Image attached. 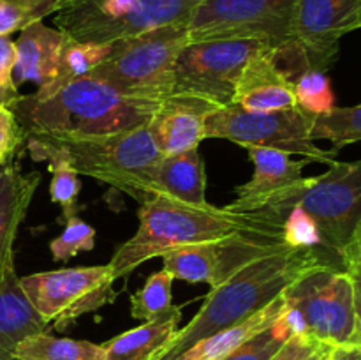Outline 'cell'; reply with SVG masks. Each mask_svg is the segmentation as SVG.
Here are the masks:
<instances>
[{"label": "cell", "instance_id": "cell-24", "mask_svg": "<svg viewBox=\"0 0 361 360\" xmlns=\"http://www.w3.org/2000/svg\"><path fill=\"white\" fill-rule=\"evenodd\" d=\"M28 154L34 161H46L51 173L49 198L62 208V219L78 215V194L81 191L80 173L74 169L67 152L56 141L44 138H27L25 140Z\"/></svg>", "mask_w": 361, "mask_h": 360}, {"label": "cell", "instance_id": "cell-11", "mask_svg": "<svg viewBox=\"0 0 361 360\" xmlns=\"http://www.w3.org/2000/svg\"><path fill=\"white\" fill-rule=\"evenodd\" d=\"M286 246L282 224L238 232L210 242L176 247L162 254V268L173 279L217 288L252 261Z\"/></svg>", "mask_w": 361, "mask_h": 360}, {"label": "cell", "instance_id": "cell-36", "mask_svg": "<svg viewBox=\"0 0 361 360\" xmlns=\"http://www.w3.org/2000/svg\"><path fill=\"white\" fill-rule=\"evenodd\" d=\"M321 344H324V342H317L314 339L305 337V335H291L270 360H305Z\"/></svg>", "mask_w": 361, "mask_h": 360}, {"label": "cell", "instance_id": "cell-2", "mask_svg": "<svg viewBox=\"0 0 361 360\" xmlns=\"http://www.w3.org/2000/svg\"><path fill=\"white\" fill-rule=\"evenodd\" d=\"M161 101L116 90L97 78H81L51 95H20L9 106L27 138L83 140L148 126Z\"/></svg>", "mask_w": 361, "mask_h": 360}, {"label": "cell", "instance_id": "cell-21", "mask_svg": "<svg viewBox=\"0 0 361 360\" xmlns=\"http://www.w3.org/2000/svg\"><path fill=\"white\" fill-rule=\"evenodd\" d=\"M180 320L182 309L173 306L155 320L109 339L102 344L106 360H154L175 337Z\"/></svg>", "mask_w": 361, "mask_h": 360}, {"label": "cell", "instance_id": "cell-19", "mask_svg": "<svg viewBox=\"0 0 361 360\" xmlns=\"http://www.w3.org/2000/svg\"><path fill=\"white\" fill-rule=\"evenodd\" d=\"M41 184V173H21L11 159L0 166V282L14 270V240Z\"/></svg>", "mask_w": 361, "mask_h": 360}, {"label": "cell", "instance_id": "cell-7", "mask_svg": "<svg viewBox=\"0 0 361 360\" xmlns=\"http://www.w3.org/2000/svg\"><path fill=\"white\" fill-rule=\"evenodd\" d=\"M201 0H73L55 25L80 42H113L168 25H187Z\"/></svg>", "mask_w": 361, "mask_h": 360}, {"label": "cell", "instance_id": "cell-33", "mask_svg": "<svg viewBox=\"0 0 361 360\" xmlns=\"http://www.w3.org/2000/svg\"><path fill=\"white\" fill-rule=\"evenodd\" d=\"M282 236L289 247H298V249L323 247L319 228L300 205H295L286 215L284 222H282Z\"/></svg>", "mask_w": 361, "mask_h": 360}, {"label": "cell", "instance_id": "cell-26", "mask_svg": "<svg viewBox=\"0 0 361 360\" xmlns=\"http://www.w3.org/2000/svg\"><path fill=\"white\" fill-rule=\"evenodd\" d=\"M109 52H111V42H102V44L101 42H80L69 37L55 80L49 81L44 87H39L34 94L39 97L51 95L53 92L73 81L90 76L95 67L101 66L108 59Z\"/></svg>", "mask_w": 361, "mask_h": 360}, {"label": "cell", "instance_id": "cell-12", "mask_svg": "<svg viewBox=\"0 0 361 360\" xmlns=\"http://www.w3.org/2000/svg\"><path fill=\"white\" fill-rule=\"evenodd\" d=\"M328 172L307 179L296 196L317 224L324 249L341 258L361 221V159L341 162L335 159Z\"/></svg>", "mask_w": 361, "mask_h": 360}, {"label": "cell", "instance_id": "cell-31", "mask_svg": "<svg viewBox=\"0 0 361 360\" xmlns=\"http://www.w3.org/2000/svg\"><path fill=\"white\" fill-rule=\"evenodd\" d=\"M291 335V328L286 323L284 313H282V316L271 327L243 342L240 348H236L222 360H270Z\"/></svg>", "mask_w": 361, "mask_h": 360}, {"label": "cell", "instance_id": "cell-15", "mask_svg": "<svg viewBox=\"0 0 361 360\" xmlns=\"http://www.w3.org/2000/svg\"><path fill=\"white\" fill-rule=\"evenodd\" d=\"M247 150L254 164V175L249 182L236 187V198L229 205L238 210L270 207L288 215L307 184L302 175L307 161H295L289 154L274 148L249 147Z\"/></svg>", "mask_w": 361, "mask_h": 360}, {"label": "cell", "instance_id": "cell-30", "mask_svg": "<svg viewBox=\"0 0 361 360\" xmlns=\"http://www.w3.org/2000/svg\"><path fill=\"white\" fill-rule=\"evenodd\" d=\"M296 104L309 116L326 115L335 108V95L326 73L317 69H303L293 78Z\"/></svg>", "mask_w": 361, "mask_h": 360}, {"label": "cell", "instance_id": "cell-39", "mask_svg": "<svg viewBox=\"0 0 361 360\" xmlns=\"http://www.w3.org/2000/svg\"><path fill=\"white\" fill-rule=\"evenodd\" d=\"M334 348H335V346L321 344L319 348H317L314 353H310V355L307 356L305 360H328V356H330L331 349H334Z\"/></svg>", "mask_w": 361, "mask_h": 360}, {"label": "cell", "instance_id": "cell-32", "mask_svg": "<svg viewBox=\"0 0 361 360\" xmlns=\"http://www.w3.org/2000/svg\"><path fill=\"white\" fill-rule=\"evenodd\" d=\"M95 246V229L83 219L74 215L66 221V228L56 239L49 242V251L55 261H69Z\"/></svg>", "mask_w": 361, "mask_h": 360}, {"label": "cell", "instance_id": "cell-10", "mask_svg": "<svg viewBox=\"0 0 361 360\" xmlns=\"http://www.w3.org/2000/svg\"><path fill=\"white\" fill-rule=\"evenodd\" d=\"M115 281L106 263L37 272L20 277V286L46 323L66 330L83 314L115 302Z\"/></svg>", "mask_w": 361, "mask_h": 360}, {"label": "cell", "instance_id": "cell-5", "mask_svg": "<svg viewBox=\"0 0 361 360\" xmlns=\"http://www.w3.org/2000/svg\"><path fill=\"white\" fill-rule=\"evenodd\" d=\"M56 141V140H51ZM69 155L74 169L97 182L129 194L140 205L157 196V168L162 152L148 126L111 134L56 141Z\"/></svg>", "mask_w": 361, "mask_h": 360}, {"label": "cell", "instance_id": "cell-28", "mask_svg": "<svg viewBox=\"0 0 361 360\" xmlns=\"http://www.w3.org/2000/svg\"><path fill=\"white\" fill-rule=\"evenodd\" d=\"M73 0H0V35L25 30L46 16L60 13Z\"/></svg>", "mask_w": 361, "mask_h": 360}, {"label": "cell", "instance_id": "cell-29", "mask_svg": "<svg viewBox=\"0 0 361 360\" xmlns=\"http://www.w3.org/2000/svg\"><path fill=\"white\" fill-rule=\"evenodd\" d=\"M173 275L164 268L148 275L141 289L130 295V314L140 321H150L173 307Z\"/></svg>", "mask_w": 361, "mask_h": 360}, {"label": "cell", "instance_id": "cell-35", "mask_svg": "<svg viewBox=\"0 0 361 360\" xmlns=\"http://www.w3.org/2000/svg\"><path fill=\"white\" fill-rule=\"evenodd\" d=\"M16 62V46L9 35H0V90L18 94L13 81V69Z\"/></svg>", "mask_w": 361, "mask_h": 360}, {"label": "cell", "instance_id": "cell-20", "mask_svg": "<svg viewBox=\"0 0 361 360\" xmlns=\"http://www.w3.org/2000/svg\"><path fill=\"white\" fill-rule=\"evenodd\" d=\"M48 330L20 286L16 270L0 282V360H16L14 348L25 337Z\"/></svg>", "mask_w": 361, "mask_h": 360}, {"label": "cell", "instance_id": "cell-23", "mask_svg": "<svg viewBox=\"0 0 361 360\" xmlns=\"http://www.w3.org/2000/svg\"><path fill=\"white\" fill-rule=\"evenodd\" d=\"M284 311L286 300L284 293H282L279 299L271 300L268 306H264L263 309L257 311L256 314H252L247 320L240 321V323L233 325V327L226 328V330L217 332V334L210 335V337L194 344L178 360H222L229 353L235 352L236 348H240L243 342H247L254 335L271 327L282 316Z\"/></svg>", "mask_w": 361, "mask_h": 360}, {"label": "cell", "instance_id": "cell-6", "mask_svg": "<svg viewBox=\"0 0 361 360\" xmlns=\"http://www.w3.org/2000/svg\"><path fill=\"white\" fill-rule=\"evenodd\" d=\"M187 44V25H168L116 39L108 59L90 76L133 97L162 101L173 94L176 62Z\"/></svg>", "mask_w": 361, "mask_h": 360}, {"label": "cell", "instance_id": "cell-16", "mask_svg": "<svg viewBox=\"0 0 361 360\" xmlns=\"http://www.w3.org/2000/svg\"><path fill=\"white\" fill-rule=\"evenodd\" d=\"M219 108L200 95L173 92L161 101L148 129L162 154L194 150L207 140V120Z\"/></svg>", "mask_w": 361, "mask_h": 360}, {"label": "cell", "instance_id": "cell-25", "mask_svg": "<svg viewBox=\"0 0 361 360\" xmlns=\"http://www.w3.org/2000/svg\"><path fill=\"white\" fill-rule=\"evenodd\" d=\"M16 360H106L102 344L78 341L71 337H55L48 332L34 334L18 342L14 348Z\"/></svg>", "mask_w": 361, "mask_h": 360}, {"label": "cell", "instance_id": "cell-37", "mask_svg": "<svg viewBox=\"0 0 361 360\" xmlns=\"http://www.w3.org/2000/svg\"><path fill=\"white\" fill-rule=\"evenodd\" d=\"M341 265L353 282L356 311L361 321V247H345L341 253Z\"/></svg>", "mask_w": 361, "mask_h": 360}, {"label": "cell", "instance_id": "cell-41", "mask_svg": "<svg viewBox=\"0 0 361 360\" xmlns=\"http://www.w3.org/2000/svg\"><path fill=\"white\" fill-rule=\"evenodd\" d=\"M345 247H361V221H360L358 228H356L355 235H353V239L349 240V244ZM345 247H344V249H345Z\"/></svg>", "mask_w": 361, "mask_h": 360}, {"label": "cell", "instance_id": "cell-3", "mask_svg": "<svg viewBox=\"0 0 361 360\" xmlns=\"http://www.w3.org/2000/svg\"><path fill=\"white\" fill-rule=\"evenodd\" d=\"M140 226L134 236L123 242L109 260L113 277H127L152 258H161L168 251L194 244L210 242L238 232L281 226L286 215L275 208L238 210L226 205L204 207L180 203L164 196H155L141 205Z\"/></svg>", "mask_w": 361, "mask_h": 360}, {"label": "cell", "instance_id": "cell-13", "mask_svg": "<svg viewBox=\"0 0 361 360\" xmlns=\"http://www.w3.org/2000/svg\"><path fill=\"white\" fill-rule=\"evenodd\" d=\"M264 48L271 46L256 39L189 42L176 62L173 92L200 95L221 108L231 106L243 66Z\"/></svg>", "mask_w": 361, "mask_h": 360}, {"label": "cell", "instance_id": "cell-27", "mask_svg": "<svg viewBox=\"0 0 361 360\" xmlns=\"http://www.w3.org/2000/svg\"><path fill=\"white\" fill-rule=\"evenodd\" d=\"M312 140H326L338 154L345 145L361 141V104L337 108L312 120Z\"/></svg>", "mask_w": 361, "mask_h": 360}, {"label": "cell", "instance_id": "cell-14", "mask_svg": "<svg viewBox=\"0 0 361 360\" xmlns=\"http://www.w3.org/2000/svg\"><path fill=\"white\" fill-rule=\"evenodd\" d=\"M361 28V0H296L293 41L310 69L326 71L338 55L344 35Z\"/></svg>", "mask_w": 361, "mask_h": 360}, {"label": "cell", "instance_id": "cell-4", "mask_svg": "<svg viewBox=\"0 0 361 360\" xmlns=\"http://www.w3.org/2000/svg\"><path fill=\"white\" fill-rule=\"evenodd\" d=\"M284 320L293 335L330 346H361L355 289L341 265L305 272L284 292Z\"/></svg>", "mask_w": 361, "mask_h": 360}, {"label": "cell", "instance_id": "cell-22", "mask_svg": "<svg viewBox=\"0 0 361 360\" xmlns=\"http://www.w3.org/2000/svg\"><path fill=\"white\" fill-rule=\"evenodd\" d=\"M155 186H157V196L194 205V207L208 205L204 196L207 175L197 148L180 154H162Z\"/></svg>", "mask_w": 361, "mask_h": 360}, {"label": "cell", "instance_id": "cell-34", "mask_svg": "<svg viewBox=\"0 0 361 360\" xmlns=\"http://www.w3.org/2000/svg\"><path fill=\"white\" fill-rule=\"evenodd\" d=\"M27 136L9 106L0 104V166L14 157Z\"/></svg>", "mask_w": 361, "mask_h": 360}, {"label": "cell", "instance_id": "cell-1", "mask_svg": "<svg viewBox=\"0 0 361 360\" xmlns=\"http://www.w3.org/2000/svg\"><path fill=\"white\" fill-rule=\"evenodd\" d=\"M321 265H341V258L323 247L298 249L288 244L264 254L221 286L212 288L196 316L176 330L171 342L154 360H178L203 339L256 314L305 272Z\"/></svg>", "mask_w": 361, "mask_h": 360}, {"label": "cell", "instance_id": "cell-9", "mask_svg": "<svg viewBox=\"0 0 361 360\" xmlns=\"http://www.w3.org/2000/svg\"><path fill=\"white\" fill-rule=\"evenodd\" d=\"M312 116L300 108L282 112H250L231 104L219 108L207 120V138L228 140L240 147H263L303 155L309 161L331 164L335 150H324L314 143Z\"/></svg>", "mask_w": 361, "mask_h": 360}, {"label": "cell", "instance_id": "cell-40", "mask_svg": "<svg viewBox=\"0 0 361 360\" xmlns=\"http://www.w3.org/2000/svg\"><path fill=\"white\" fill-rule=\"evenodd\" d=\"M20 97V94H13V92H6V90H0V104L4 106H11L16 99Z\"/></svg>", "mask_w": 361, "mask_h": 360}, {"label": "cell", "instance_id": "cell-17", "mask_svg": "<svg viewBox=\"0 0 361 360\" xmlns=\"http://www.w3.org/2000/svg\"><path fill=\"white\" fill-rule=\"evenodd\" d=\"M233 104L250 112H282L298 108L291 76L275 59L274 48H264L243 66L235 87Z\"/></svg>", "mask_w": 361, "mask_h": 360}, {"label": "cell", "instance_id": "cell-18", "mask_svg": "<svg viewBox=\"0 0 361 360\" xmlns=\"http://www.w3.org/2000/svg\"><path fill=\"white\" fill-rule=\"evenodd\" d=\"M69 35L59 28L46 27L42 21L30 25L20 32L14 41L16 62L13 69V81L16 87L21 83H35L44 87L55 80L62 62Z\"/></svg>", "mask_w": 361, "mask_h": 360}, {"label": "cell", "instance_id": "cell-8", "mask_svg": "<svg viewBox=\"0 0 361 360\" xmlns=\"http://www.w3.org/2000/svg\"><path fill=\"white\" fill-rule=\"evenodd\" d=\"M296 0H201L187 21L189 42L256 39L281 52L293 42Z\"/></svg>", "mask_w": 361, "mask_h": 360}, {"label": "cell", "instance_id": "cell-38", "mask_svg": "<svg viewBox=\"0 0 361 360\" xmlns=\"http://www.w3.org/2000/svg\"><path fill=\"white\" fill-rule=\"evenodd\" d=\"M328 360H361V346H335Z\"/></svg>", "mask_w": 361, "mask_h": 360}]
</instances>
